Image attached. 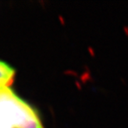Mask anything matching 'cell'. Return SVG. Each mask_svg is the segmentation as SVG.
Segmentation results:
<instances>
[{"instance_id":"3","label":"cell","mask_w":128,"mask_h":128,"mask_svg":"<svg viewBox=\"0 0 128 128\" xmlns=\"http://www.w3.org/2000/svg\"><path fill=\"white\" fill-rule=\"evenodd\" d=\"M6 90H7V89H6ZM4 91H5V90H4ZM4 91H2V92H4ZM2 92H0V95H1V94H2Z\"/></svg>"},{"instance_id":"2","label":"cell","mask_w":128,"mask_h":128,"mask_svg":"<svg viewBox=\"0 0 128 128\" xmlns=\"http://www.w3.org/2000/svg\"><path fill=\"white\" fill-rule=\"evenodd\" d=\"M15 75L14 69L6 62L0 61V92L9 88Z\"/></svg>"},{"instance_id":"1","label":"cell","mask_w":128,"mask_h":128,"mask_svg":"<svg viewBox=\"0 0 128 128\" xmlns=\"http://www.w3.org/2000/svg\"><path fill=\"white\" fill-rule=\"evenodd\" d=\"M0 115L11 128H43L37 112L10 88L0 95Z\"/></svg>"}]
</instances>
